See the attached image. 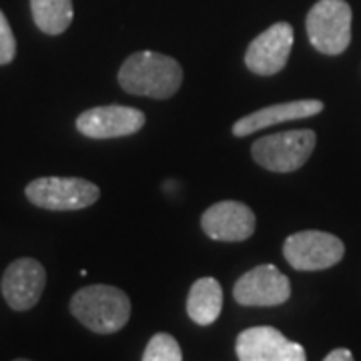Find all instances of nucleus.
Here are the masks:
<instances>
[{"label": "nucleus", "instance_id": "obj_14", "mask_svg": "<svg viewBox=\"0 0 361 361\" xmlns=\"http://www.w3.org/2000/svg\"><path fill=\"white\" fill-rule=\"evenodd\" d=\"M223 310V289L217 279H197L187 297V313L197 325H211L217 322Z\"/></svg>", "mask_w": 361, "mask_h": 361}, {"label": "nucleus", "instance_id": "obj_18", "mask_svg": "<svg viewBox=\"0 0 361 361\" xmlns=\"http://www.w3.org/2000/svg\"><path fill=\"white\" fill-rule=\"evenodd\" d=\"M323 361H353V355L349 349H334Z\"/></svg>", "mask_w": 361, "mask_h": 361}, {"label": "nucleus", "instance_id": "obj_19", "mask_svg": "<svg viewBox=\"0 0 361 361\" xmlns=\"http://www.w3.org/2000/svg\"><path fill=\"white\" fill-rule=\"evenodd\" d=\"M14 361H28V360H14Z\"/></svg>", "mask_w": 361, "mask_h": 361}, {"label": "nucleus", "instance_id": "obj_3", "mask_svg": "<svg viewBox=\"0 0 361 361\" xmlns=\"http://www.w3.org/2000/svg\"><path fill=\"white\" fill-rule=\"evenodd\" d=\"M317 137L310 129L283 130L261 137L253 142L251 155L255 163L273 173H291L301 169L315 149Z\"/></svg>", "mask_w": 361, "mask_h": 361}, {"label": "nucleus", "instance_id": "obj_12", "mask_svg": "<svg viewBox=\"0 0 361 361\" xmlns=\"http://www.w3.org/2000/svg\"><path fill=\"white\" fill-rule=\"evenodd\" d=\"M255 213L239 201H221L207 209L201 217V227L207 237L215 241L239 243L255 233Z\"/></svg>", "mask_w": 361, "mask_h": 361}, {"label": "nucleus", "instance_id": "obj_8", "mask_svg": "<svg viewBox=\"0 0 361 361\" xmlns=\"http://www.w3.org/2000/svg\"><path fill=\"white\" fill-rule=\"evenodd\" d=\"M239 361H307L305 349L275 329V327H249L241 331L235 343Z\"/></svg>", "mask_w": 361, "mask_h": 361}, {"label": "nucleus", "instance_id": "obj_9", "mask_svg": "<svg viewBox=\"0 0 361 361\" xmlns=\"http://www.w3.org/2000/svg\"><path fill=\"white\" fill-rule=\"evenodd\" d=\"M145 121L147 118L139 109L111 104L94 106L78 115L77 129L89 139H116L139 133L145 127Z\"/></svg>", "mask_w": 361, "mask_h": 361}, {"label": "nucleus", "instance_id": "obj_11", "mask_svg": "<svg viewBox=\"0 0 361 361\" xmlns=\"http://www.w3.org/2000/svg\"><path fill=\"white\" fill-rule=\"evenodd\" d=\"M293 47V28L287 23H277L261 32L249 44L245 52V65L251 73L261 77L277 75L289 61Z\"/></svg>", "mask_w": 361, "mask_h": 361}, {"label": "nucleus", "instance_id": "obj_13", "mask_svg": "<svg viewBox=\"0 0 361 361\" xmlns=\"http://www.w3.org/2000/svg\"><path fill=\"white\" fill-rule=\"evenodd\" d=\"M323 111L322 101L315 99H303V101H289V103L271 104L261 111H255L251 115L239 118L233 125V135L235 137H247L251 133L267 129L279 123H287V121H299V118H310V116L319 115Z\"/></svg>", "mask_w": 361, "mask_h": 361}, {"label": "nucleus", "instance_id": "obj_6", "mask_svg": "<svg viewBox=\"0 0 361 361\" xmlns=\"http://www.w3.org/2000/svg\"><path fill=\"white\" fill-rule=\"evenodd\" d=\"M345 253L343 241L325 231H299L283 243L287 263L297 271H322L337 265Z\"/></svg>", "mask_w": 361, "mask_h": 361}, {"label": "nucleus", "instance_id": "obj_16", "mask_svg": "<svg viewBox=\"0 0 361 361\" xmlns=\"http://www.w3.org/2000/svg\"><path fill=\"white\" fill-rule=\"evenodd\" d=\"M142 361H183V353L175 337L169 334H157L147 343Z\"/></svg>", "mask_w": 361, "mask_h": 361}, {"label": "nucleus", "instance_id": "obj_2", "mask_svg": "<svg viewBox=\"0 0 361 361\" xmlns=\"http://www.w3.org/2000/svg\"><path fill=\"white\" fill-rule=\"evenodd\" d=\"M71 313L94 334H116L130 317V301L113 285H89L71 299Z\"/></svg>", "mask_w": 361, "mask_h": 361}, {"label": "nucleus", "instance_id": "obj_15", "mask_svg": "<svg viewBox=\"0 0 361 361\" xmlns=\"http://www.w3.org/2000/svg\"><path fill=\"white\" fill-rule=\"evenodd\" d=\"M32 18L44 35H61L73 23V0H30Z\"/></svg>", "mask_w": 361, "mask_h": 361}, {"label": "nucleus", "instance_id": "obj_4", "mask_svg": "<svg viewBox=\"0 0 361 361\" xmlns=\"http://www.w3.org/2000/svg\"><path fill=\"white\" fill-rule=\"evenodd\" d=\"M25 193L32 205L47 211H78L101 197L94 183L78 177H40L26 185Z\"/></svg>", "mask_w": 361, "mask_h": 361}, {"label": "nucleus", "instance_id": "obj_17", "mask_svg": "<svg viewBox=\"0 0 361 361\" xmlns=\"http://www.w3.org/2000/svg\"><path fill=\"white\" fill-rule=\"evenodd\" d=\"M14 54H16V40H14L13 28L8 25L4 13L0 11V65L13 63Z\"/></svg>", "mask_w": 361, "mask_h": 361}, {"label": "nucleus", "instance_id": "obj_7", "mask_svg": "<svg viewBox=\"0 0 361 361\" xmlns=\"http://www.w3.org/2000/svg\"><path fill=\"white\" fill-rule=\"evenodd\" d=\"M291 295V283L275 265H259L239 277L233 297L243 307H275Z\"/></svg>", "mask_w": 361, "mask_h": 361}, {"label": "nucleus", "instance_id": "obj_1", "mask_svg": "<svg viewBox=\"0 0 361 361\" xmlns=\"http://www.w3.org/2000/svg\"><path fill=\"white\" fill-rule=\"evenodd\" d=\"M180 65L161 52H135L118 71V85L123 90L137 97H151L157 101L171 99L180 89Z\"/></svg>", "mask_w": 361, "mask_h": 361}, {"label": "nucleus", "instance_id": "obj_5", "mask_svg": "<svg viewBox=\"0 0 361 361\" xmlns=\"http://www.w3.org/2000/svg\"><path fill=\"white\" fill-rule=\"evenodd\" d=\"M305 26L315 51L341 54L351 42V6L345 0H319L307 14Z\"/></svg>", "mask_w": 361, "mask_h": 361}, {"label": "nucleus", "instance_id": "obj_10", "mask_svg": "<svg viewBox=\"0 0 361 361\" xmlns=\"http://www.w3.org/2000/svg\"><path fill=\"white\" fill-rule=\"evenodd\" d=\"M47 285V271L37 259L13 261L2 275V295L14 311H26L39 303Z\"/></svg>", "mask_w": 361, "mask_h": 361}]
</instances>
